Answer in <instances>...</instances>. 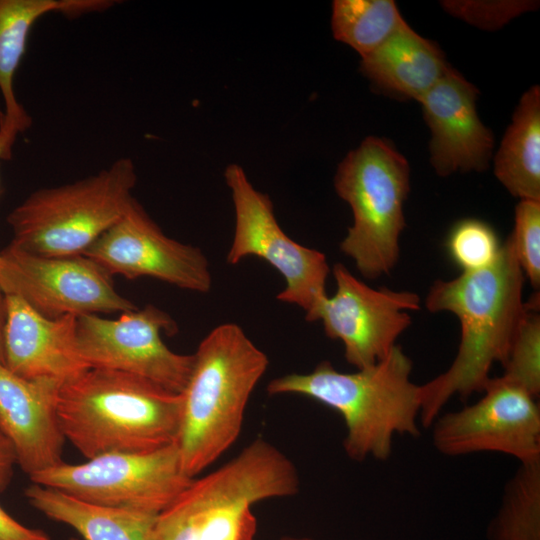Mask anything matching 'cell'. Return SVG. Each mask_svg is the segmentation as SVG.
<instances>
[{
    "mask_svg": "<svg viewBox=\"0 0 540 540\" xmlns=\"http://www.w3.org/2000/svg\"><path fill=\"white\" fill-rule=\"evenodd\" d=\"M525 276L509 238L489 267L435 281L426 296L430 312H451L461 326L457 354L450 367L420 385L419 421L430 427L454 397L482 392L496 363H503L526 313Z\"/></svg>",
    "mask_w": 540,
    "mask_h": 540,
    "instance_id": "6da1fadb",
    "label": "cell"
},
{
    "mask_svg": "<svg viewBox=\"0 0 540 540\" xmlns=\"http://www.w3.org/2000/svg\"><path fill=\"white\" fill-rule=\"evenodd\" d=\"M412 368V360L396 345L376 364L355 372H340L322 361L311 372L274 378L266 390L269 395L305 396L337 411L346 427L347 456L358 462L385 461L396 435L420 434V385L411 379Z\"/></svg>",
    "mask_w": 540,
    "mask_h": 540,
    "instance_id": "7a4b0ae2",
    "label": "cell"
},
{
    "mask_svg": "<svg viewBox=\"0 0 540 540\" xmlns=\"http://www.w3.org/2000/svg\"><path fill=\"white\" fill-rule=\"evenodd\" d=\"M182 397L145 378L89 368L64 383L57 417L65 440L88 460L174 444Z\"/></svg>",
    "mask_w": 540,
    "mask_h": 540,
    "instance_id": "3957f363",
    "label": "cell"
},
{
    "mask_svg": "<svg viewBox=\"0 0 540 540\" xmlns=\"http://www.w3.org/2000/svg\"><path fill=\"white\" fill-rule=\"evenodd\" d=\"M175 441L191 478L215 462L239 436L249 398L269 359L234 323L220 324L200 342Z\"/></svg>",
    "mask_w": 540,
    "mask_h": 540,
    "instance_id": "277c9868",
    "label": "cell"
},
{
    "mask_svg": "<svg viewBox=\"0 0 540 540\" xmlns=\"http://www.w3.org/2000/svg\"><path fill=\"white\" fill-rule=\"evenodd\" d=\"M299 488L294 463L257 438L215 471L193 478L157 515L152 540H254L252 506L294 496Z\"/></svg>",
    "mask_w": 540,
    "mask_h": 540,
    "instance_id": "5b68a950",
    "label": "cell"
},
{
    "mask_svg": "<svg viewBox=\"0 0 540 540\" xmlns=\"http://www.w3.org/2000/svg\"><path fill=\"white\" fill-rule=\"evenodd\" d=\"M136 182L132 159L120 157L93 175L37 189L7 216L11 244L44 256L83 255L126 212Z\"/></svg>",
    "mask_w": 540,
    "mask_h": 540,
    "instance_id": "8992f818",
    "label": "cell"
},
{
    "mask_svg": "<svg viewBox=\"0 0 540 540\" xmlns=\"http://www.w3.org/2000/svg\"><path fill=\"white\" fill-rule=\"evenodd\" d=\"M334 187L353 214L341 251L367 279L389 274L398 262L405 227L408 161L387 139L367 137L339 164Z\"/></svg>",
    "mask_w": 540,
    "mask_h": 540,
    "instance_id": "52a82bcc",
    "label": "cell"
},
{
    "mask_svg": "<svg viewBox=\"0 0 540 540\" xmlns=\"http://www.w3.org/2000/svg\"><path fill=\"white\" fill-rule=\"evenodd\" d=\"M88 502L159 514L193 478L176 444L138 453H109L81 464L62 462L29 477Z\"/></svg>",
    "mask_w": 540,
    "mask_h": 540,
    "instance_id": "ba28073f",
    "label": "cell"
},
{
    "mask_svg": "<svg viewBox=\"0 0 540 540\" xmlns=\"http://www.w3.org/2000/svg\"><path fill=\"white\" fill-rule=\"evenodd\" d=\"M224 176L235 212L227 263L234 265L249 256L262 258L285 281L277 299L300 307L308 317L327 296L330 267L325 254L295 242L282 230L270 198L254 188L241 166L230 164Z\"/></svg>",
    "mask_w": 540,
    "mask_h": 540,
    "instance_id": "9c48e42d",
    "label": "cell"
},
{
    "mask_svg": "<svg viewBox=\"0 0 540 540\" xmlns=\"http://www.w3.org/2000/svg\"><path fill=\"white\" fill-rule=\"evenodd\" d=\"M0 289L48 318L137 309L112 276L85 255L44 256L9 244L0 251Z\"/></svg>",
    "mask_w": 540,
    "mask_h": 540,
    "instance_id": "30bf717a",
    "label": "cell"
},
{
    "mask_svg": "<svg viewBox=\"0 0 540 540\" xmlns=\"http://www.w3.org/2000/svg\"><path fill=\"white\" fill-rule=\"evenodd\" d=\"M176 330L171 316L152 304L121 313L117 319L97 314L77 317L79 351L90 368L133 374L181 394L194 356L176 353L164 343L162 332Z\"/></svg>",
    "mask_w": 540,
    "mask_h": 540,
    "instance_id": "8fae6325",
    "label": "cell"
},
{
    "mask_svg": "<svg viewBox=\"0 0 540 540\" xmlns=\"http://www.w3.org/2000/svg\"><path fill=\"white\" fill-rule=\"evenodd\" d=\"M483 396L432 423L435 449L450 457L496 452L519 463L540 460V408L537 398L504 377L490 378Z\"/></svg>",
    "mask_w": 540,
    "mask_h": 540,
    "instance_id": "7c38bea8",
    "label": "cell"
},
{
    "mask_svg": "<svg viewBox=\"0 0 540 540\" xmlns=\"http://www.w3.org/2000/svg\"><path fill=\"white\" fill-rule=\"evenodd\" d=\"M332 272L334 295H327L305 319L321 321L325 334L341 341L350 365L356 369L374 365L410 326V312L420 309V297L410 291L371 288L341 263Z\"/></svg>",
    "mask_w": 540,
    "mask_h": 540,
    "instance_id": "4fadbf2b",
    "label": "cell"
},
{
    "mask_svg": "<svg viewBox=\"0 0 540 540\" xmlns=\"http://www.w3.org/2000/svg\"><path fill=\"white\" fill-rule=\"evenodd\" d=\"M83 255L111 276L148 277L196 293H207L212 286L203 251L167 236L135 198Z\"/></svg>",
    "mask_w": 540,
    "mask_h": 540,
    "instance_id": "5bb4252c",
    "label": "cell"
},
{
    "mask_svg": "<svg viewBox=\"0 0 540 540\" xmlns=\"http://www.w3.org/2000/svg\"><path fill=\"white\" fill-rule=\"evenodd\" d=\"M479 91L453 67L419 101L430 131V162L440 176L482 172L489 166L494 139L479 118Z\"/></svg>",
    "mask_w": 540,
    "mask_h": 540,
    "instance_id": "9a60e30c",
    "label": "cell"
},
{
    "mask_svg": "<svg viewBox=\"0 0 540 540\" xmlns=\"http://www.w3.org/2000/svg\"><path fill=\"white\" fill-rule=\"evenodd\" d=\"M4 365L27 380L61 385L90 367L77 341V316L45 317L22 299L5 295Z\"/></svg>",
    "mask_w": 540,
    "mask_h": 540,
    "instance_id": "2e32d148",
    "label": "cell"
},
{
    "mask_svg": "<svg viewBox=\"0 0 540 540\" xmlns=\"http://www.w3.org/2000/svg\"><path fill=\"white\" fill-rule=\"evenodd\" d=\"M61 386L53 380L24 379L0 362V433L29 477L64 462L65 438L57 417Z\"/></svg>",
    "mask_w": 540,
    "mask_h": 540,
    "instance_id": "e0dca14e",
    "label": "cell"
},
{
    "mask_svg": "<svg viewBox=\"0 0 540 540\" xmlns=\"http://www.w3.org/2000/svg\"><path fill=\"white\" fill-rule=\"evenodd\" d=\"M361 59L360 71L376 88L418 102L451 68L440 47L407 22Z\"/></svg>",
    "mask_w": 540,
    "mask_h": 540,
    "instance_id": "ac0fdd59",
    "label": "cell"
},
{
    "mask_svg": "<svg viewBox=\"0 0 540 540\" xmlns=\"http://www.w3.org/2000/svg\"><path fill=\"white\" fill-rule=\"evenodd\" d=\"M24 495L32 507L70 526L84 540H152L158 514L88 502L35 483Z\"/></svg>",
    "mask_w": 540,
    "mask_h": 540,
    "instance_id": "d6986e66",
    "label": "cell"
},
{
    "mask_svg": "<svg viewBox=\"0 0 540 540\" xmlns=\"http://www.w3.org/2000/svg\"><path fill=\"white\" fill-rule=\"evenodd\" d=\"M494 175L520 200L540 201V88L520 98L494 156Z\"/></svg>",
    "mask_w": 540,
    "mask_h": 540,
    "instance_id": "ffe728a7",
    "label": "cell"
},
{
    "mask_svg": "<svg viewBox=\"0 0 540 540\" xmlns=\"http://www.w3.org/2000/svg\"><path fill=\"white\" fill-rule=\"evenodd\" d=\"M64 5L65 0H0V93L7 117L30 123L15 95L16 71L34 24L46 14L61 13Z\"/></svg>",
    "mask_w": 540,
    "mask_h": 540,
    "instance_id": "44dd1931",
    "label": "cell"
},
{
    "mask_svg": "<svg viewBox=\"0 0 540 540\" xmlns=\"http://www.w3.org/2000/svg\"><path fill=\"white\" fill-rule=\"evenodd\" d=\"M406 21L392 0H335L331 27L336 40L369 55Z\"/></svg>",
    "mask_w": 540,
    "mask_h": 540,
    "instance_id": "7402d4cb",
    "label": "cell"
},
{
    "mask_svg": "<svg viewBox=\"0 0 540 540\" xmlns=\"http://www.w3.org/2000/svg\"><path fill=\"white\" fill-rule=\"evenodd\" d=\"M489 540H540V460L520 463L487 528Z\"/></svg>",
    "mask_w": 540,
    "mask_h": 540,
    "instance_id": "603a6c76",
    "label": "cell"
},
{
    "mask_svg": "<svg viewBox=\"0 0 540 540\" xmlns=\"http://www.w3.org/2000/svg\"><path fill=\"white\" fill-rule=\"evenodd\" d=\"M527 304L526 313L512 341L501 375L535 398L540 393V317L539 298Z\"/></svg>",
    "mask_w": 540,
    "mask_h": 540,
    "instance_id": "cb8c5ba5",
    "label": "cell"
},
{
    "mask_svg": "<svg viewBox=\"0 0 540 540\" xmlns=\"http://www.w3.org/2000/svg\"><path fill=\"white\" fill-rule=\"evenodd\" d=\"M447 252L462 272H473L491 266L499 256L502 244L487 222L466 218L451 228Z\"/></svg>",
    "mask_w": 540,
    "mask_h": 540,
    "instance_id": "d4e9b609",
    "label": "cell"
},
{
    "mask_svg": "<svg viewBox=\"0 0 540 540\" xmlns=\"http://www.w3.org/2000/svg\"><path fill=\"white\" fill-rule=\"evenodd\" d=\"M518 263L531 285L540 286V201L520 200L515 207L514 228L508 236Z\"/></svg>",
    "mask_w": 540,
    "mask_h": 540,
    "instance_id": "484cf974",
    "label": "cell"
},
{
    "mask_svg": "<svg viewBox=\"0 0 540 540\" xmlns=\"http://www.w3.org/2000/svg\"><path fill=\"white\" fill-rule=\"evenodd\" d=\"M536 1H441L444 10L480 29H499L513 18L535 10Z\"/></svg>",
    "mask_w": 540,
    "mask_h": 540,
    "instance_id": "4316f807",
    "label": "cell"
},
{
    "mask_svg": "<svg viewBox=\"0 0 540 540\" xmlns=\"http://www.w3.org/2000/svg\"><path fill=\"white\" fill-rule=\"evenodd\" d=\"M0 540H50V537L40 529L19 523L0 506Z\"/></svg>",
    "mask_w": 540,
    "mask_h": 540,
    "instance_id": "83f0119b",
    "label": "cell"
},
{
    "mask_svg": "<svg viewBox=\"0 0 540 540\" xmlns=\"http://www.w3.org/2000/svg\"><path fill=\"white\" fill-rule=\"evenodd\" d=\"M30 124L7 117L0 113V163L12 157V150L19 133L24 132Z\"/></svg>",
    "mask_w": 540,
    "mask_h": 540,
    "instance_id": "f1b7e54d",
    "label": "cell"
},
{
    "mask_svg": "<svg viewBox=\"0 0 540 540\" xmlns=\"http://www.w3.org/2000/svg\"><path fill=\"white\" fill-rule=\"evenodd\" d=\"M15 464L17 461L14 448L8 439L0 433V493L9 485Z\"/></svg>",
    "mask_w": 540,
    "mask_h": 540,
    "instance_id": "f546056e",
    "label": "cell"
},
{
    "mask_svg": "<svg viewBox=\"0 0 540 540\" xmlns=\"http://www.w3.org/2000/svg\"><path fill=\"white\" fill-rule=\"evenodd\" d=\"M6 323V298L0 289V362L4 364V328Z\"/></svg>",
    "mask_w": 540,
    "mask_h": 540,
    "instance_id": "4dcf8cb0",
    "label": "cell"
},
{
    "mask_svg": "<svg viewBox=\"0 0 540 540\" xmlns=\"http://www.w3.org/2000/svg\"><path fill=\"white\" fill-rule=\"evenodd\" d=\"M281 540H314L308 537H293V536H285Z\"/></svg>",
    "mask_w": 540,
    "mask_h": 540,
    "instance_id": "1f68e13d",
    "label": "cell"
},
{
    "mask_svg": "<svg viewBox=\"0 0 540 540\" xmlns=\"http://www.w3.org/2000/svg\"><path fill=\"white\" fill-rule=\"evenodd\" d=\"M68 540H79L78 538H75V537H71L69 538Z\"/></svg>",
    "mask_w": 540,
    "mask_h": 540,
    "instance_id": "d6a6232c",
    "label": "cell"
}]
</instances>
